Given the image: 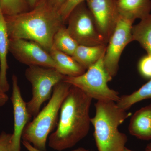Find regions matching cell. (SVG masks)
Masks as SVG:
<instances>
[{"instance_id":"13","label":"cell","mask_w":151,"mask_h":151,"mask_svg":"<svg viewBox=\"0 0 151 151\" xmlns=\"http://www.w3.org/2000/svg\"><path fill=\"white\" fill-rule=\"evenodd\" d=\"M129 130L138 139L151 140V104L135 112L130 120Z\"/></svg>"},{"instance_id":"17","label":"cell","mask_w":151,"mask_h":151,"mask_svg":"<svg viewBox=\"0 0 151 151\" xmlns=\"http://www.w3.org/2000/svg\"><path fill=\"white\" fill-rule=\"evenodd\" d=\"M132 41L140 45L148 55H151V13L132 26Z\"/></svg>"},{"instance_id":"23","label":"cell","mask_w":151,"mask_h":151,"mask_svg":"<svg viewBox=\"0 0 151 151\" xmlns=\"http://www.w3.org/2000/svg\"><path fill=\"white\" fill-rule=\"evenodd\" d=\"M12 134L2 132L0 134V151H12Z\"/></svg>"},{"instance_id":"1","label":"cell","mask_w":151,"mask_h":151,"mask_svg":"<svg viewBox=\"0 0 151 151\" xmlns=\"http://www.w3.org/2000/svg\"><path fill=\"white\" fill-rule=\"evenodd\" d=\"M92 100L71 85L60 108L56 130L49 137L50 147L58 151L71 148L87 136L91 124L89 110Z\"/></svg>"},{"instance_id":"12","label":"cell","mask_w":151,"mask_h":151,"mask_svg":"<svg viewBox=\"0 0 151 151\" xmlns=\"http://www.w3.org/2000/svg\"><path fill=\"white\" fill-rule=\"evenodd\" d=\"M119 16L134 22L151 14V0H116Z\"/></svg>"},{"instance_id":"21","label":"cell","mask_w":151,"mask_h":151,"mask_svg":"<svg viewBox=\"0 0 151 151\" xmlns=\"http://www.w3.org/2000/svg\"><path fill=\"white\" fill-rule=\"evenodd\" d=\"M88 0H66L62 7L60 9L59 13L64 24L66 23L70 13L77 6Z\"/></svg>"},{"instance_id":"7","label":"cell","mask_w":151,"mask_h":151,"mask_svg":"<svg viewBox=\"0 0 151 151\" xmlns=\"http://www.w3.org/2000/svg\"><path fill=\"white\" fill-rule=\"evenodd\" d=\"M66 23L68 32L78 45L92 46L108 44L99 32L86 2L73 10Z\"/></svg>"},{"instance_id":"29","label":"cell","mask_w":151,"mask_h":151,"mask_svg":"<svg viewBox=\"0 0 151 151\" xmlns=\"http://www.w3.org/2000/svg\"><path fill=\"white\" fill-rule=\"evenodd\" d=\"M123 151H133L132 150H130L129 149L125 147V148L124 149V150Z\"/></svg>"},{"instance_id":"22","label":"cell","mask_w":151,"mask_h":151,"mask_svg":"<svg viewBox=\"0 0 151 151\" xmlns=\"http://www.w3.org/2000/svg\"><path fill=\"white\" fill-rule=\"evenodd\" d=\"M138 70L144 78H151V55L147 54L141 58L138 63Z\"/></svg>"},{"instance_id":"18","label":"cell","mask_w":151,"mask_h":151,"mask_svg":"<svg viewBox=\"0 0 151 151\" xmlns=\"http://www.w3.org/2000/svg\"><path fill=\"white\" fill-rule=\"evenodd\" d=\"M78 44L73 38L64 25L55 33L53 39V46L63 53L73 56Z\"/></svg>"},{"instance_id":"5","label":"cell","mask_w":151,"mask_h":151,"mask_svg":"<svg viewBox=\"0 0 151 151\" xmlns=\"http://www.w3.org/2000/svg\"><path fill=\"white\" fill-rule=\"evenodd\" d=\"M104 56L83 74L74 77L65 76L63 81L81 89L92 99L116 103L120 97L119 92L108 86V82L113 78L105 69Z\"/></svg>"},{"instance_id":"10","label":"cell","mask_w":151,"mask_h":151,"mask_svg":"<svg viewBox=\"0 0 151 151\" xmlns=\"http://www.w3.org/2000/svg\"><path fill=\"white\" fill-rule=\"evenodd\" d=\"M86 3L99 32L108 43L119 17L116 0H88Z\"/></svg>"},{"instance_id":"3","label":"cell","mask_w":151,"mask_h":151,"mask_svg":"<svg viewBox=\"0 0 151 151\" xmlns=\"http://www.w3.org/2000/svg\"><path fill=\"white\" fill-rule=\"evenodd\" d=\"M94 106L96 113L91 123L98 151H123L128 138L119 127L131 114L113 101H97Z\"/></svg>"},{"instance_id":"20","label":"cell","mask_w":151,"mask_h":151,"mask_svg":"<svg viewBox=\"0 0 151 151\" xmlns=\"http://www.w3.org/2000/svg\"><path fill=\"white\" fill-rule=\"evenodd\" d=\"M0 8L4 16L25 12L29 8L27 0H0Z\"/></svg>"},{"instance_id":"4","label":"cell","mask_w":151,"mask_h":151,"mask_svg":"<svg viewBox=\"0 0 151 151\" xmlns=\"http://www.w3.org/2000/svg\"><path fill=\"white\" fill-rule=\"evenodd\" d=\"M71 86L62 81L54 86L48 103L25 127L23 140L27 141L38 150L46 151L47 138L58 124V113Z\"/></svg>"},{"instance_id":"28","label":"cell","mask_w":151,"mask_h":151,"mask_svg":"<svg viewBox=\"0 0 151 151\" xmlns=\"http://www.w3.org/2000/svg\"><path fill=\"white\" fill-rule=\"evenodd\" d=\"M146 151H151V143H149L146 147Z\"/></svg>"},{"instance_id":"25","label":"cell","mask_w":151,"mask_h":151,"mask_svg":"<svg viewBox=\"0 0 151 151\" xmlns=\"http://www.w3.org/2000/svg\"><path fill=\"white\" fill-rule=\"evenodd\" d=\"M66 0H47L49 4L54 8L59 11Z\"/></svg>"},{"instance_id":"9","label":"cell","mask_w":151,"mask_h":151,"mask_svg":"<svg viewBox=\"0 0 151 151\" xmlns=\"http://www.w3.org/2000/svg\"><path fill=\"white\" fill-rule=\"evenodd\" d=\"M9 52L24 64L56 68V65L49 52L38 44L27 40L9 39Z\"/></svg>"},{"instance_id":"14","label":"cell","mask_w":151,"mask_h":151,"mask_svg":"<svg viewBox=\"0 0 151 151\" xmlns=\"http://www.w3.org/2000/svg\"><path fill=\"white\" fill-rule=\"evenodd\" d=\"M9 38L8 33L4 16L0 8V92L6 93L10 86L7 78L9 68L7 63Z\"/></svg>"},{"instance_id":"26","label":"cell","mask_w":151,"mask_h":151,"mask_svg":"<svg viewBox=\"0 0 151 151\" xmlns=\"http://www.w3.org/2000/svg\"><path fill=\"white\" fill-rule=\"evenodd\" d=\"M8 99V96L5 93L0 92V107L4 105Z\"/></svg>"},{"instance_id":"19","label":"cell","mask_w":151,"mask_h":151,"mask_svg":"<svg viewBox=\"0 0 151 151\" xmlns=\"http://www.w3.org/2000/svg\"><path fill=\"white\" fill-rule=\"evenodd\" d=\"M149 99H151V78L137 91L120 97L116 103L119 108L127 111L136 103Z\"/></svg>"},{"instance_id":"8","label":"cell","mask_w":151,"mask_h":151,"mask_svg":"<svg viewBox=\"0 0 151 151\" xmlns=\"http://www.w3.org/2000/svg\"><path fill=\"white\" fill-rule=\"evenodd\" d=\"M134 22L119 16L116 27L109 39L103 62L106 71L112 78L116 76L123 50L132 41V29Z\"/></svg>"},{"instance_id":"15","label":"cell","mask_w":151,"mask_h":151,"mask_svg":"<svg viewBox=\"0 0 151 151\" xmlns=\"http://www.w3.org/2000/svg\"><path fill=\"white\" fill-rule=\"evenodd\" d=\"M50 54L56 65L55 69L62 75L68 76H77L86 71L73 57L63 53L52 46Z\"/></svg>"},{"instance_id":"6","label":"cell","mask_w":151,"mask_h":151,"mask_svg":"<svg viewBox=\"0 0 151 151\" xmlns=\"http://www.w3.org/2000/svg\"><path fill=\"white\" fill-rule=\"evenodd\" d=\"M25 75L32 86V97L26 103L27 107L30 115L34 118L42 104L51 98L54 86L63 81L65 76L55 68L35 65L29 66Z\"/></svg>"},{"instance_id":"2","label":"cell","mask_w":151,"mask_h":151,"mask_svg":"<svg viewBox=\"0 0 151 151\" xmlns=\"http://www.w3.org/2000/svg\"><path fill=\"white\" fill-rule=\"evenodd\" d=\"M4 17L9 39L32 41L49 52L55 33L65 24L58 11L47 0H39L27 12Z\"/></svg>"},{"instance_id":"16","label":"cell","mask_w":151,"mask_h":151,"mask_svg":"<svg viewBox=\"0 0 151 151\" xmlns=\"http://www.w3.org/2000/svg\"><path fill=\"white\" fill-rule=\"evenodd\" d=\"M107 44L96 46L78 45L73 57L86 70L105 55Z\"/></svg>"},{"instance_id":"11","label":"cell","mask_w":151,"mask_h":151,"mask_svg":"<svg viewBox=\"0 0 151 151\" xmlns=\"http://www.w3.org/2000/svg\"><path fill=\"white\" fill-rule=\"evenodd\" d=\"M12 92L11 100L13 108L14 116V132L12 140V151H21V139L23 132L32 116L28 111L26 103L22 97L20 89L18 85L17 77H12Z\"/></svg>"},{"instance_id":"27","label":"cell","mask_w":151,"mask_h":151,"mask_svg":"<svg viewBox=\"0 0 151 151\" xmlns=\"http://www.w3.org/2000/svg\"><path fill=\"white\" fill-rule=\"evenodd\" d=\"M30 9H32L35 6L39 0H27Z\"/></svg>"},{"instance_id":"24","label":"cell","mask_w":151,"mask_h":151,"mask_svg":"<svg viewBox=\"0 0 151 151\" xmlns=\"http://www.w3.org/2000/svg\"><path fill=\"white\" fill-rule=\"evenodd\" d=\"M23 145L24 146L25 148L28 151H42L40 150H38L36 148L34 147L33 146L27 141L23 140L22 142ZM88 150H86V149L83 147H79L78 149H75L72 151H88Z\"/></svg>"}]
</instances>
